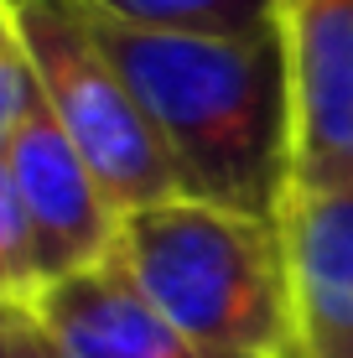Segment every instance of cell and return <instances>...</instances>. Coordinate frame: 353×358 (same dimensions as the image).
<instances>
[{
  "label": "cell",
  "mask_w": 353,
  "mask_h": 358,
  "mask_svg": "<svg viewBox=\"0 0 353 358\" xmlns=\"http://www.w3.org/2000/svg\"><path fill=\"white\" fill-rule=\"evenodd\" d=\"M115 255L203 358H286L296 327L275 224L177 192L120 218Z\"/></svg>",
  "instance_id": "obj_2"
},
{
  "label": "cell",
  "mask_w": 353,
  "mask_h": 358,
  "mask_svg": "<svg viewBox=\"0 0 353 358\" xmlns=\"http://www.w3.org/2000/svg\"><path fill=\"white\" fill-rule=\"evenodd\" d=\"M42 291V260H36V239L27 224L21 192L10 182V166L0 156V296L10 301H36Z\"/></svg>",
  "instance_id": "obj_9"
},
{
  "label": "cell",
  "mask_w": 353,
  "mask_h": 358,
  "mask_svg": "<svg viewBox=\"0 0 353 358\" xmlns=\"http://www.w3.org/2000/svg\"><path fill=\"white\" fill-rule=\"evenodd\" d=\"M16 27L31 52L47 115L78 145V156L94 166V177L104 182L120 213L177 197L182 187L166 162V145L145 120L125 68L104 47L89 6L83 0H31L16 10Z\"/></svg>",
  "instance_id": "obj_3"
},
{
  "label": "cell",
  "mask_w": 353,
  "mask_h": 358,
  "mask_svg": "<svg viewBox=\"0 0 353 358\" xmlns=\"http://www.w3.org/2000/svg\"><path fill=\"white\" fill-rule=\"evenodd\" d=\"M99 36L141 94L182 197L275 224L296 171L281 31L161 36L99 21Z\"/></svg>",
  "instance_id": "obj_1"
},
{
  "label": "cell",
  "mask_w": 353,
  "mask_h": 358,
  "mask_svg": "<svg viewBox=\"0 0 353 358\" xmlns=\"http://www.w3.org/2000/svg\"><path fill=\"white\" fill-rule=\"evenodd\" d=\"M10 182L21 192L27 224L36 239V260H42V286L73 270H89L115 255L120 244V208L94 177V166L78 156V145L63 135L47 104H36L27 125L16 130L6 151Z\"/></svg>",
  "instance_id": "obj_4"
},
{
  "label": "cell",
  "mask_w": 353,
  "mask_h": 358,
  "mask_svg": "<svg viewBox=\"0 0 353 358\" xmlns=\"http://www.w3.org/2000/svg\"><path fill=\"white\" fill-rule=\"evenodd\" d=\"M296 171L291 182L353 177V0H281Z\"/></svg>",
  "instance_id": "obj_5"
},
{
  "label": "cell",
  "mask_w": 353,
  "mask_h": 358,
  "mask_svg": "<svg viewBox=\"0 0 353 358\" xmlns=\"http://www.w3.org/2000/svg\"><path fill=\"white\" fill-rule=\"evenodd\" d=\"M281 255L291 286L296 348L348 353L353 348V177L291 182L281 218Z\"/></svg>",
  "instance_id": "obj_6"
},
{
  "label": "cell",
  "mask_w": 353,
  "mask_h": 358,
  "mask_svg": "<svg viewBox=\"0 0 353 358\" xmlns=\"http://www.w3.org/2000/svg\"><path fill=\"white\" fill-rule=\"evenodd\" d=\"M36 312L68 358H203L120 255L47 280L36 291Z\"/></svg>",
  "instance_id": "obj_7"
},
{
  "label": "cell",
  "mask_w": 353,
  "mask_h": 358,
  "mask_svg": "<svg viewBox=\"0 0 353 358\" xmlns=\"http://www.w3.org/2000/svg\"><path fill=\"white\" fill-rule=\"evenodd\" d=\"M36 104H42V89H36L31 52H27V42H21L16 10L0 0V156L10 151L16 130L27 125V115Z\"/></svg>",
  "instance_id": "obj_10"
},
{
  "label": "cell",
  "mask_w": 353,
  "mask_h": 358,
  "mask_svg": "<svg viewBox=\"0 0 353 358\" xmlns=\"http://www.w3.org/2000/svg\"><path fill=\"white\" fill-rule=\"evenodd\" d=\"M286 358H353V348H348V353H312V348H296V343H291Z\"/></svg>",
  "instance_id": "obj_12"
},
{
  "label": "cell",
  "mask_w": 353,
  "mask_h": 358,
  "mask_svg": "<svg viewBox=\"0 0 353 358\" xmlns=\"http://www.w3.org/2000/svg\"><path fill=\"white\" fill-rule=\"evenodd\" d=\"M6 6H10V10H21V6H31V0H6Z\"/></svg>",
  "instance_id": "obj_13"
},
{
  "label": "cell",
  "mask_w": 353,
  "mask_h": 358,
  "mask_svg": "<svg viewBox=\"0 0 353 358\" xmlns=\"http://www.w3.org/2000/svg\"><path fill=\"white\" fill-rule=\"evenodd\" d=\"M99 21L161 36H265L281 0H83Z\"/></svg>",
  "instance_id": "obj_8"
},
{
  "label": "cell",
  "mask_w": 353,
  "mask_h": 358,
  "mask_svg": "<svg viewBox=\"0 0 353 358\" xmlns=\"http://www.w3.org/2000/svg\"><path fill=\"white\" fill-rule=\"evenodd\" d=\"M0 358H68L52 327L42 322L36 301H10L0 296Z\"/></svg>",
  "instance_id": "obj_11"
}]
</instances>
